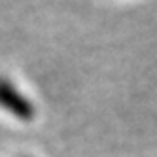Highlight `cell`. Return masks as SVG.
I'll return each mask as SVG.
<instances>
[{
    "label": "cell",
    "mask_w": 157,
    "mask_h": 157,
    "mask_svg": "<svg viewBox=\"0 0 157 157\" xmlns=\"http://www.w3.org/2000/svg\"><path fill=\"white\" fill-rule=\"evenodd\" d=\"M0 110L8 112L19 121H32L36 116V106L30 102V98L4 76H0Z\"/></svg>",
    "instance_id": "obj_1"
},
{
    "label": "cell",
    "mask_w": 157,
    "mask_h": 157,
    "mask_svg": "<svg viewBox=\"0 0 157 157\" xmlns=\"http://www.w3.org/2000/svg\"><path fill=\"white\" fill-rule=\"evenodd\" d=\"M19 157H30V155H19Z\"/></svg>",
    "instance_id": "obj_2"
}]
</instances>
